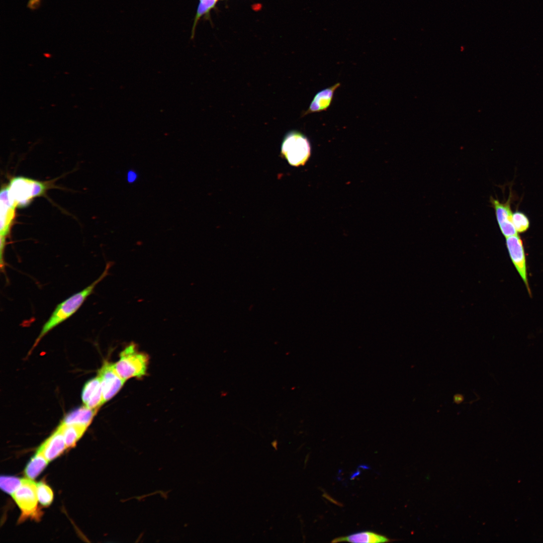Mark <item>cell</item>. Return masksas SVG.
Masks as SVG:
<instances>
[{
	"instance_id": "21",
	"label": "cell",
	"mask_w": 543,
	"mask_h": 543,
	"mask_svg": "<svg viewBox=\"0 0 543 543\" xmlns=\"http://www.w3.org/2000/svg\"><path fill=\"white\" fill-rule=\"evenodd\" d=\"M41 0H30L28 4L29 8L35 10L38 8L40 4Z\"/></svg>"
},
{
	"instance_id": "17",
	"label": "cell",
	"mask_w": 543,
	"mask_h": 543,
	"mask_svg": "<svg viewBox=\"0 0 543 543\" xmlns=\"http://www.w3.org/2000/svg\"><path fill=\"white\" fill-rule=\"evenodd\" d=\"M217 1L218 0H199L192 30V38L194 36L195 29L199 20L202 16L209 14L211 10L215 7Z\"/></svg>"
},
{
	"instance_id": "5",
	"label": "cell",
	"mask_w": 543,
	"mask_h": 543,
	"mask_svg": "<svg viewBox=\"0 0 543 543\" xmlns=\"http://www.w3.org/2000/svg\"><path fill=\"white\" fill-rule=\"evenodd\" d=\"M37 484L29 479H23L18 489L12 495L20 508L22 513L20 521L28 517L38 519L40 513L37 509L38 497Z\"/></svg>"
},
{
	"instance_id": "6",
	"label": "cell",
	"mask_w": 543,
	"mask_h": 543,
	"mask_svg": "<svg viewBox=\"0 0 543 543\" xmlns=\"http://www.w3.org/2000/svg\"><path fill=\"white\" fill-rule=\"evenodd\" d=\"M0 253L4 256L6 239L8 236L15 217L17 206L9 196L8 188L4 186L0 194Z\"/></svg>"
},
{
	"instance_id": "8",
	"label": "cell",
	"mask_w": 543,
	"mask_h": 543,
	"mask_svg": "<svg viewBox=\"0 0 543 543\" xmlns=\"http://www.w3.org/2000/svg\"><path fill=\"white\" fill-rule=\"evenodd\" d=\"M98 376L101 380L104 404L115 396L126 381L117 374L114 364L109 361L104 363Z\"/></svg>"
},
{
	"instance_id": "11",
	"label": "cell",
	"mask_w": 543,
	"mask_h": 543,
	"mask_svg": "<svg viewBox=\"0 0 543 543\" xmlns=\"http://www.w3.org/2000/svg\"><path fill=\"white\" fill-rule=\"evenodd\" d=\"M81 399L84 405L90 409H98L104 404L102 385L98 376L85 384Z\"/></svg>"
},
{
	"instance_id": "3",
	"label": "cell",
	"mask_w": 543,
	"mask_h": 543,
	"mask_svg": "<svg viewBox=\"0 0 543 543\" xmlns=\"http://www.w3.org/2000/svg\"><path fill=\"white\" fill-rule=\"evenodd\" d=\"M10 200L17 207H25L32 200L44 195L48 185L44 182L23 176H17L11 179L8 185Z\"/></svg>"
},
{
	"instance_id": "4",
	"label": "cell",
	"mask_w": 543,
	"mask_h": 543,
	"mask_svg": "<svg viewBox=\"0 0 543 543\" xmlns=\"http://www.w3.org/2000/svg\"><path fill=\"white\" fill-rule=\"evenodd\" d=\"M311 152L310 142L302 132L292 130L285 136L281 145V154L290 165L294 166L304 165L309 158Z\"/></svg>"
},
{
	"instance_id": "9",
	"label": "cell",
	"mask_w": 543,
	"mask_h": 543,
	"mask_svg": "<svg viewBox=\"0 0 543 543\" xmlns=\"http://www.w3.org/2000/svg\"><path fill=\"white\" fill-rule=\"evenodd\" d=\"M511 196L507 201L501 202L493 197L490 202L495 211L496 220L502 234L505 238L516 235L517 232L512 222V212L511 208Z\"/></svg>"
},
{
	"instance_id": "18",
	"label": "cell",
	"mask_w": 543,
	"mask_h": 543,
	"mask_svg": "<svg viewBox=\"0 0 543 543\" xmlns=\"http://www.w3.org/2000/svg\"><path fill=\"white\" fill-rule=\"evenodd\" d=\"M37 495L38 501L44 506H49L53 501V493L51 489L44 482L37 484Z\"/></svg>"
},
{
	"instance_id": "12",
	"label": "cell",
	"mask_w": 543,
	"mask_h": 543,
	"mask_svg": "<svg viewBox=\"0 0 543 543\" xmlns=\"http://www.w3.org/2000/svg\"><path fill=\"white\" fill-rule=\"evenodd\" d=\"M340 85V82L321 89L317 93L312 100L308 109L303 113L302 116L313 113L326 111L330 107L334 93Z\"/></svg>"
},
{
	"instance_id": "7",
	"label": "cell",
	"mask_w": 543,
	"mask_h": 543,
	"mask_svg": "<svg viewBox=\"0 0 543 543\" xmlns=\"http://www.w3.org/2000/svg\"><path fill=\"white\" fill-rule=\"evenodd\" d=\"M506 245L511 261L526 286L528 294L531 296L523 241L516 234L506 238Z\"/></svg>"
},
{
	"instance_id": "20",
	"label": "cell",
	"mask_w": 543,
	"mask_h": 543,
	"mask_svg": "<svg viewBox=\"0 0 543 543\" xmlns=\"http://www.w3.org/2000/svg\"><path fill=\"white\" fill-rule=\"evenodd\" d=\"M512 220L517 233H524L527 231L530 227V221L528 218L522 212L516 211L513 213Z\"/></svg>"
},
{
	"instance_id": "1",
	"label": "cell",
	"mask_w": 543,
	"mask_h": 543,
	"mask_svg": "<svg viewBox=\"0 0 543 543\" xmlns=\"http://www.w3.org/2000/svg\"><path fill=\"white\" fill-rule=\"evenodd\" d=\"M111 265V262H108L103 273L96 280L82 291L72 295L57 306L43 326L34 346L48 332L69 318L78 310L87 297L93 292L96 286L108 275Z\"/></svg>"
},
{
	"instance_id": "19",
	"label": "cell",
	"mask_w": 543,
	"mask_h": 543,
	"mask_svg": "<svg viewBox=\"0 0 543 543\" xmlns=\"http://www.w3.org/2000/svg\"><path fill=\"white\" fill-rule=\"evenodd\" d=\"M23 479L13 476H1L0 486L5 492L12 495L21 486Z\"/></svg>"
},
{
	"instance_id": "14",
	"label": "cell",
	"mask_w": 543,
	"mask_h": 543,
	"mask_svg": "<svg viewBox=\"0 0 543 543\" xmlns=\"http://www.w3.org/2000/svg\"><path fill=\"white\" fill-rule=\"evenodd\" d=\"M97 409H90L82 406L76 409L65 416L62 423L76 424L88 427L96 414Z\"/></svg>"
},
{
	"instance_id": "16",
	"label": "cell",
	"mask_w": 543,
	"mask_h": 543,
	"mask_svg": "<svg viewBox=\"0 0 543 543\" xmlns=\"http://www.w3.org/2000/svg\"><path fill=\"white\" fill-rule=\"evenodd\" d=\"M49 462L40 452L37 451L26 466L24 472L26 476L33 480L36 478L46 467Z\"/></svg>"
},
{
	"instance_id": "2",
	"label": "cell",
	"mask_w": 543,
	"mask_h": 543,
	"mask_svg": "<svg viewBox=\"0 0 543 543\" xmlns=\"http://www.w3.org/2000/svg\"><path fill=\"white\" fill-rule=\"evenodd\" d=\"M149 356L139 350L137 344L132 342L120 352L119 359L114 364L117 374L127 381L131 378H141L147 373Z\"/></svg>"
},
{
	"instance_id": "22",
	"label": "cell",
	"mask_w": 543,
	"mask_h": 543,
	"mask_svg": "<svg viewBox=\"0 0 543 543\" xmlns=\"http://www.w3.org/2000/svg\"><path fill=\"white\" fill-rule=\"evenodd\" d=\"M464 400V396L462 394H457L454 396V401L457 404H460Z\"/></svg>"
},
{
	"instance_id": "15",
	"label": "cell",
	"mask_w": 543,
	"mask_h": 543,
	"mask_svg": "<svg viewBox=\"0 0 543 543\" xmlns=\"http://www.w3.org/2000/svg\"><path fill=\"white\" fill-rule=\"evenodd\" d=\"M58 426L63 433L67 448L74 446L87 428L82 425L62 422Z\"/></svg>"
},
{
	"instance_id": "10",
	"label": "cell",
	"mask_w": 543,
	"mask_h": 543,
	"mask_svg": "<svg viewBox=\"0 0 543 543\" xmlns=\"http://www.w3.org/2000/svg\"><path fill=\"white\" fill-rule=\"evenodd\" d=\"M67 448L61 430H56L42 443L37 449L49 462L59 456Z\"/></svg>"
},
{
	"instance_id": "13",
	"label": "cell",
	"mask_w": 543,
	"mask_h": 543,
	"mask_svg": "<svg viewBox=\"0 0 543 543\" xmlns=\"http://www.w3.org/2000/svg\"><path fill=\"white\" fill-rule=\"evenodd\" d=\"M392 541L387 537L372 531H362L347 536L335 538L332 542L347 541L350 542H386Z\"/></svg>"
}]
</instances>
